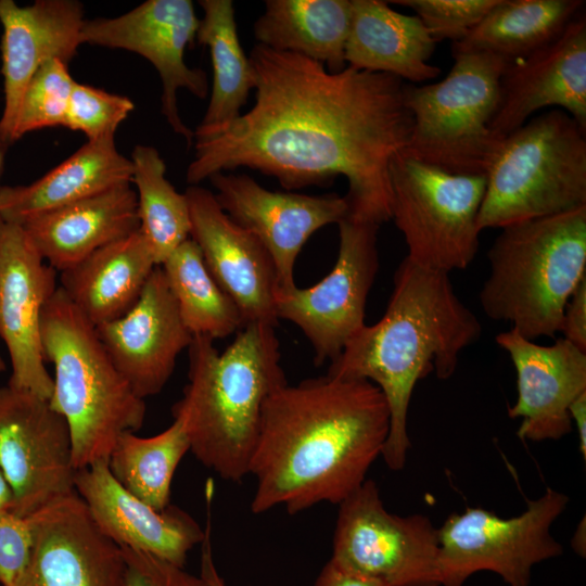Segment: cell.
I'll list each match as a JSON object with an SVG mask.
<instances>
[{
	"instance_id": "6da1fadb",
	"label": "cell",
	"mask_w": 586,
	"mask_h": 586,
	"mask_svg": "<svg viewBox=\"0 0 586 586\" xmlns=\"http://www.w3.org/2000/svg\"><path fill=\"white\" fill-rule=\"evenodd\" d=\"M255 103L234 120L193 132L186 178L198 186L247 167L286 190L348 181L347 217L381 226L392 219L390 164L407 145L412 115L396 76L323 64L255 44Z\"/></svg>"
},
{
	"instance_id": "7a4b0ae2",
	"label": "cell",
	"mask_w": 586,
	"mask_h": 586,
	"mask_svg": "<svg viewBox=\"0 0 586 586\" xmlns=\"http://www.w3.org/2000/svg\"><path fill=\"white\" fill-rule=\"evenodd\" d=\"M388 432L387 403L369 381L326 374L280 387L262 410L249 469L251 511L339 506L367 480Z\"/></svg>"
},
{
	"instance_id": "3957f363",
	"label": "cell",
	"mask_w": 586,
	"mask_h": 586,
	"mask_svg": "<svg viewBox=\"0 0 586 586\" xmlns=\"http://www.w3.org/2000/svg\"><path fill=\"white\" fill-rule=\"evenodd\" d=\"M481 333L480 320L460 301L448 273L405 257L384 315L365 324L330 361L327 375L366 380L382 392L390 432L381 457L388 469L402 470L407 460L408 410L417 383L432 373L450 378L460 354Z\"/></svg>"
},
{
	"instance_id": "277c9868",
	"label": "cell",
	"mask_w": 586,
	"mask_h": 586,
	"mask_svg": "<svg viewBox=\"0 0 586 586\" xmlns=\"http://www.w3.org/2000/svg\"><path fill=\"white\" fill-rule=\"evenodd\" d=\"M213 342L193 336L189 381L173 416L182 421L190 451L204 467L241 482L249 475L264 403L288 381L275 327L247 323L222 353Z\"/></svg>"
},
{
	"instance_id": "5b68a950",
	"label": "cell",
	"mask_w": 586,
	"mask_h": 586,
	"mask_svg": "<svg viewBox=\"0 0 586 586\" xmlns=\"http://www.w3.org/2000/svg\"><path fill=\"white\" fill-rule=\"evenodd\" d=\"M501 229L487 255L483 311L531 341L552 337L586 278V206Z\"/></svg>"
},
{
	"instance_id": "8992f818",
	"label": "cell",
	"mask_w": 586,
	"mask_h": 586,
	"mask_svg": "<svg viewBox=\"0 0 586 586\" xmlns=\"http://www.w3.org/2000/svg\"><path fill=\"white\" fill-rule=\"evenodd\" d=\"M54 367L51 406L66 420L76 470L107 460L117 438L143 425L146 407L119 373L93 326L58 288L40 324Z\"/></svg>"
},
{
	"instance_id": "52a82bcc",
	"label": "cell",
	"mask_w": 586,
	"mask_h": 586,
	"mask_svg": "<svg viewBox=\"0 0 586 586\" xmlns=\"http://www.w3.org/2000/svg\"><path fill=\"white\" fill-rule=\"evenodd\" d=\"M585 135L570 114L552 109L505 137L486 175L479 229L586 206Z\"/></svg>"
},
{
	"instance_id": "ba28073f",
	"label": "cell",
	"mask_w": 586,
	"mask_h": 586,
	"mask_svg": "<svg viewBox=\"0 0 586 586\" xmlns=\"http://www.w3.org/2000/svg\"><path fill=\"white\" fill-rule=\"evenodd\" d=\"M453 58L454 65L443 80L405 84L404 102L413 125L400 152L449 174L486 177L502 141L489 124L509 61L489 53Z\"/></svg>"
},
{
	"instance_id": "9c48e42d",
	"label": "cell",
	"mask_w": 586,
	"mask_h": 586,
	"mask_svg": "<svg viewBox=\"0 0 586 586\" xmlns=\"http://www.w3.org/2000/svg\"><path fill=\"white\" fill-rule=\"evenodd\" d=\"M390 182L392 219L404 235L406 257L447 273L467 268L480 246L486 177L449 174L398 152L390 164Z\"/></svg>"
},
{
	"instance_id": "30bf717a",
	"label": "cell",
	"mask_w": 586,
	"mask_h": 586,
	"mask_svg": "<svg viewBox=\"0 0 586 586\" xmlns=\"http://www.w3.org/2000/svg\"><path fill=\"white\" fill-rule=\"evenodd\" d=\"M568 505V495L547 487L515 517L479 507L450 514L437 527L440 585L463 586L474 573L491 571L508 586H530L533 568L563 552L551 526Z\"/></svg>"
},
{
	"instance_id": "8fae6325",
	"label": "cell",
	"mask_w": 586,
	"mask_h": 586,
	"mask_svg": "<svg viewBox=\"0 0 586 586\" xmlns=\"http://www.w3.org/2000/svg\"><path fill=\"white\" fill-rule=\"evenodd\" d=\"M438 552L431 520L387 511L373 480L339 505L330 559L348 571L382 586H441Z\"/></svg>"
},
{
	"instance_id": "7c38bea8",
	"label": "cell",
	"mask_w": 586,
	"mask_h": 586,
	"mask_svg": "<svg viewBox=\"0 0 586 586\" xmlns=\"http://www.w3.org/2000/svg\"><path fill=\"white\" fill-rule=\"evenodd\" d=\"M339 254L317 284L276 292L277 318L298 327L315 352V364L336 358L366 323V303L379 269L380 226L349 217L337 222Z\"/></svg>"
},
{
	"instance_id": "4fadbf2b",
	"label": "cell",
	"mask_w": 586,
	"mask_h": 586,
	"mask_svg": "<svg viewBox=\"0 0 586 586\" xmlns=\"http://www.w3.org/2000/svg\"><path fill=\"white\" fill-rule=\"evenodd\" d=\"M0 472L12 493L11 511L22 518L76 493L65 418L49 400L9 385L0 386Z\"/></svg>"
},
{
	"instance_id": "5bb4252c",
	"label": "cell",
	"mask_w": 586,
	"mask_h": 586,
	"mask_svg": "<svg viewBox=\"0 0 586 586\" xmlns=\"http://www.w3.org/2000/svg\"><path fill=\"white\" fill-rule=\"evenodd\" d=\"M198 18L190 0H148L116 17L86 20L81 42L122 49L146 59L162 82L161 112L175 133L193 143V131L182 122L177 91L187 89L199 99L208 93L204 71L184 62V51L196 40Z\"/></svg>"
},
{
	"instance_id": "9a60e30c",
	"label": "cell",
	"mask_w": 586,
	"mask_h": 586,
	"mask_svg": "<svg viewBox=\"0 0 586 586\" xmlns=\"http://www.w3.org/2000/svg\"><path fill=\"white\" fill-rule=\"evenodd\" d=\"M59 285L56 270L22 225L0 218V337L12 372L8 385L50 400L53 379L44 365L40 324Z\"/></svg>"
},
{
	"instance_id": "2e32d148",
	"label": "cell",
	"mask_w": 586,
	"mask_h": 586,
	"mask_svg": "<svg viewBox=\"0 0 586 586\" xmlns=\"http://www.w3.org/2000/svg\"><path fill=\"white\" fill-rule=\"evenodd\" d=\"M222 211L253 233L270 254L278 291L296 286V258L309 237L348 214V203L335 193L307 195L269 191L245 174L217 173L209 177Z\"/></svg>"
},
{
	"instance_id": "e0dca14e",
	"label": "cell",
	"mask_w": 586,
	"mask_h": 586,
	"mask_svg": "<svg viewBox=\"0 0 586 586\" xmlns=\"http://www.w3.org/2000/svg\"><path fill=\"white\" fill-rule=\"evenodd\" d=\"M33 549L13 586H126L122 548L92 520L74 493L29 517Z\"/></svg>"
},
{
	"instance_id": "ac0fdd59",
	"label": "cell",
	"mask_w": 586,
	"mask_h": 586,
	"mask_svg": "<svg viewBox=\"0 0 586 586\" xmlns=\"http://www.w3.org/2000/svg\"><path fill=\"white\" fill-rule=\"evenodd\" d=\"M184 195L190 209V238L200 247L215 281L239 308L244 324L276 327L278 280L266 247L222 211L211 190L190 186Z\"/></svg>"
},
{
	"instance_id": "d6986e66",
	"label": "cell",
	"mask_w": 586,
	"mask_h": 586,
	"mask_svg": "<svg viewBox=\"0 0 586 586\" xmlns=\"http://www.w3.org/2000/svg\"><path fill=\"white\" fill-rule=\"evenodd\" d=\"M565 111L586 129V20L578 14L552 41L509 62L491 130L500 139L538 110Z\"/></svg>"
},
{
	"instance_id": "ffe728a7",
	"label": "cell",
	"mask_w": 586,
	"mask_h": 586,
	"mask_svg": "<svg viewBox=\"0 0 586 586\" xmlns=\"http://www.w3.org/2000/svg\"><path fill=\"white\" fill-rule=\"evenodd\" d=\"M95 329L113 364L141 399L164 388L178 356L193 340L161 266L129 311Z\"/></svg>"
},
{
	"instance_id": "44dd1931",
	"label": "cell",
	"mask_w": 586,
	"mask_h": 586,
	"mask_svg": "<svg viewBox=\"0 0 586 586\" xmlns=\"http://www.w3.org/2000/svg\"><path fill=\"white\" fill-rule=\"evenodd\" d=\"M517 372L518 397L508 415L521 419L522 441H558L572 431L571 404L586 392V352L558 339L539 345L510 328L495 337Z\"/></svg>"
},
{
	"instance_id": "7402d4cb",
	"label": "cell",
	"mask_w": 586,
	"mask_h": 586,
	"mask_svg": "<svg viewBox=\"0 0 586 586\" xmlns=\"http://www.w3.org/2000/svg\"><path fill=\"white\" fill-rule=\"evenodd\" d=\"M84 7L76 0H37L18 5L0 0L3 110L0 140L15 143L24 91L41 65L52 59L67 63L77 54L85 24Z\"/></svg>"
},
{
	"instance_id": "603a6c76",
	"label": "cell",
	"mask_w": 586,
	"mask_h": 586,
	"mask_svg": "<svg viewBox=\"0 0 586 586\" xmlns=\"http://www.w3.org/2000/svg\"><path fill=\"white\" fill-rule=\"evenodd\" d=\"M75 492L99 530L119 547L143 551L183 568L205 530L187 511L169 505L156 510L125 489L107 460L76 470Z\"/></svg>"
},
{
	"instance_id": "cb8c5ba5",
	"label": "cell",
	"mask_w": 586,
	"mask_h": 586,
	"mask_svg": "<svg viewBox=\"0 0 586 586\" xmlns=\"http://www.w3.org/2000/svg\"><path fill=\"white\" fill-rule=\"evenodd\" d=\"M125 183L22 224L42 258L63 271L139 229L138 203Z\"/></svg>"
},
{
	"instance_id": "d4e9b609",
	"label": "cell",
	"mask_w": 586,
	"mask_h": 586,
	"mask_svg": "<svg viewBox=\"0 0 586 586\" xmlns=\"http://www.w3.org/2000/svg\"><path fill=\"white\" fill-rule=\"evenodd\" d=\"M352 18L345 46L346 65L422 82L438 76L429 64L436 41L417 15L402 14L388 2L351 0Z\"/></svg>"
},
{
	"instance_id": "484cf974",
	"label": "cell",
	"mask_w": 586,
	"mask_h": 586,
	"mask_svg": "<svg viewBox=\"0 0 586 586\" xmlns=\"http://www.w3.org/2000/svg\"><path fill=\"white\" fill-rule=\"evenodd\" d=\"M156 266L152 250L138 229L61 271L59 286L98 327L131 309Z\"/></svg>"
},
{
	"instance_id": "4316f807",
	"label": "cell",
	"mask_w": 586,
	"mask_h": 586,
	"mask_svg": "<svg viewBox=\"0 0 586 586\" xmlns=\"http://www.w3.org/2000/svg\"><path fill=\"white\" fill-rule=\"evenodd\" d=\"M130 158L114 138L87 141L56 167L26 186L0 187V218L26 220L114 187L131 183Z\"/></svg>"
},
{
	"instance_id": "83f0119b",
	"label": "cell",
	"mask_w": 586,
	"mask_h": 586,
	"mask_svg": "<svg viewBox=\"0 0 586 586\" xmlns=\"http://www.w3.org/2000/svg\"><path fill=\"white\" fill-rule=\"evenodd\" d=\"M351 0H267L254 24L258 44L303 55L330 73L344 69Z\"/></svg>"
},
{
	"instance_id": "f1b7e54d",
	"label": "cell",
	"mask_w": 586,
	"mask_h": 586,
	"mask_svg": "<svg viewBox=\"0 0 586 586\" xmlns=\"http://www.w3.org/2000/svg\"><path fill=\"white\" fill-rule=\"evenodd\" d=\"M582 0H498L460 41L451 55L489 53L520 60L556 39L581 13Z\"/></svg>"
},
{
	"instance_id": "f546056e",
	"label": "cell",
	"mask_w": 586,
	"mask_h": 586,
	"mask_svg": "<svg viewBox=\"0 0 586 586\" xmlns=\"http://www.w3.org/2000/svg\"><path fill=\"white\" fill-rule=\"evenodd\" d=\"M203 17L196 40L209 50L213 86L201 129L228 124L241 115L251 90L255 89V72L238 36L234 5L231 0H200Z\"/></svg>"
},
{
	"instance_id": "4dcf8cb0",
	"label": "cell",
	"mask_w": 586,
	"mask_h": 586,
	"mask_svg": "<svg viewBox=\"0 0 586 586\" xmlns=\"http://www.w3.org/2000/svg\"><path fill=\"white\" fill-rule=\"evenodd\" d=\"M190 441L179 418L163 432L141 437L127 431L119 435L107 464L115 480L130 494L156 510L170 505L174 474Z\"/></svg>"
},
{
	"instance_id": "1f68e13d",
	"label": "cell",
	"mask_w": 586,
	"mask_h": 586,
	"mask_svg": "<svg viewBox=\"0 0 586 586\" xmlns=\"http://www.w3.org/2000/svg\"><path fill=\"white\" fill-rule=\"evenodd\" d=\"M183 323L192 335L224 339L245 324L234 302L207 269L191 239L182 242L161 265Z\"/></svg>"
},
{
	"instance_id": "d6a6232c",
	"label": "cell",
	"mask_w": 586,
	"mask_h": 586,
	"mask_svg": "<svg viewBox=\"0 0 586 586\" xmlns=\"http://www.w3.org/2000/svg\"><path fill=\"white\" fill-rule=\"evenodd\" d=\"M131 183L136 187L139 230L146 239L155 263L165 259L190 238L191 219L187 198L166 178V164L151 145L138 144L130 157Z\"/></svg>"
},
{
	"instance_id": "836d02e7",
	"label": "cell",
	"mask_w": 586,
	"mask_h": 586,
	"mask_svg": "<svg viewBox=\"0 0 586 586\" xmlns=\"http://www.w3.org/2000/svg\"><path fill=\"white\" fill-rule=\"evenodd\" d=\"M75 82L62 60L52 59L41 65L24 91L15 140L35 130L63 127Z\"/></svg>"
},
{
	"instance_id": "e575fe53",
	"label": "cell",
	"mask_w": 586,
	"mask_h": 586,
	"mask_svg": "<svg viewBox=\"0 0 586 586\" xmlns=\"http://www.w3.org/2000/svg\"><path fill=\"white\" fill-rule=\"evenodd\" d=\"M133 109L128 97L76 81L63 127L81 131L88 141L111 139Z\"/></svg>"
},
{
	"instance_id": "d590c367",
	"label": "cell",
	"mask_w": 586,
	"mask_h": 586,
	"mask_svg": "<svg viewBox=\"0 0 586 586\" xmlns=\"http://www.w3.org/2000/svg\"><path fill=\"white\" fill-rule=\"evenodd\" d=\"M498 0H400L392 1L411 9L432 38L460 41L496 5Z\"/></svg>"
},
{
	"instance_id": "8d00e7d4",
	"label": "cell",
	"mask_w": 586,
	"mask_h": 586,
	"mask_svg": "<svg viewBox=\"0 0 586 586\" xmlns=\"http://www.w3.org/2000/svg\"><path fill=\"white\" fill-rule=\"evenodd\" d=\"M29 518L0 510V586H13L25 572L33 549Z\"/></svg>"
},
{
	"instance_id": "74e56055",
	"label": "cell",
	"mask_w": 586,
	"mask_h": 586,
	"mask_svg": "<svg viewBox=\"0 0 586 586\" xmlns=\"http://www.w3.org/2000/svg\"><path fill=\"white\" fill-rule=\"evenodd\" d=\"M126 561V586H208L193 575L150 553L120 547Z\"/></svg>"
},
{
	"instance_id": "f35d334b",
	"label": "cell",
	"mask_w": 586,
	"mask_h": 586,
	"mask_svg": "<svg viewBox=\"0 0 586 586\" xmlns=\"http://www.w3.org/2000/svg\"><path fill=\"white\" fill-rule=\"evenodd\" d=\"M560 332L563 339L586 352V278L581 281L566 303Z\"/></svg>"
},
{
	"instance_id": "ab89813d",
	"label": "cell",
	"mask_w": 586,
	"mask_h": 586,
	"mask_svg": "<svg viewBox=\"0 0 586 586\" xmlns=\"http://www.w3.org/2000/svg\"><path fill=\"white\" fill-rule=\"evenodd\" d=\"M207 506V523L205 527L204 539L201 543V572L200 576L208 584V586H227L225 579L219 574L213 558L211 543V502L213 500V488L206 487L205 491Z\"/></svg>"
},
{
	"instance_id": "60d3db41",
	"label": "cell",
	"mask_w": 586,
	"mask_h": 586,
	"mask_svg": "<svg viewBox=\"0 0 586 586\" xmlns=\"http://www.w3.org/2000/svg\"><path fill=\"white\" fill-rule=\"evenodd\" d=\"M314 586H382L378 582L348 571L331 559L321 569Z\"/></svg>"
},
{
	"instance_id": "b9f144b4",
	"label": "cell",
	"mask_w": 586,
	"mask_h": 586,
	"mask_svg": "<svg viewBox=\"0 0 586 586\" xmlns=\"http://www.w3.org/2000/svg\"><path fill=\"white\" fill-rule=\"evenodd\" d=\"M569 413L571 418L572 425L575 424L577 436H578V447L579 451L583 455V459H586V392L581 394L571 404L569 408Z\"/></svg>"
},
{
	"instance_id": "7bdbcfd3",
	"label": "cell",
	"mask_w": 586,
	"mask_h": 586,
	"mask_svg": "<svg viewBox=\"0 0 586 586\" xmlns=\"http://www.w3.org/2000/svg\"><path fill=\"white\" fill-rule=\"evenodd\" d=\"M586 526H585V519L583 518V520L578 523V526L576 527L573 536H572V540H571V546L572 548L574 549V551L581 556V557H585V553H586Z\"/></svg>"
},
{
	"instance_id": "ee69618b",
	"label": "cell",
	"mask_w": 586,
	"mask_h": 586,
	"mask_svg": "<svg viewBox=\"0 0 586 586\" xmlns=\"http://www.w3.org/2000/svg\"><path fill=\"white\" fill-rule=\"evenodd\" d=\"M12 507V493L11 489L0 472V510L10 509Z\"/></svg>"
},
{
	"instance_id": "f6af8a7d",
	"label": "cell",
	"mask_w": 586,
	"mask_h": 586,
	"mask_svg": "<svg viewBox=\"0 0 586 586\" xmlns=\"http://www.w3.org/2000/svg\"><path fill=\"white\" fill-rule=\"evenodd\" d=\"M8 148H9V146L5 145V144L0 140V177H1L2 171H3V168H4L5 154H7Z\"/></svg>"
},
{
	"instance_id": "bcb514c9",
	"label": "cell",
	"mask_w": 586,
	"mask_h": 586,
	"mask_svg": "<svg viewBox=\"0 0 586 586\" xmlns=\"http://www.w3.org/2000/svg\"><path fill=\"white\" fill-rule=\"evenodd\" d=\"M5 370V364L0 355V372L4 371Z\"/></svg>"
}]
</instances>
